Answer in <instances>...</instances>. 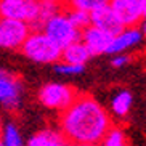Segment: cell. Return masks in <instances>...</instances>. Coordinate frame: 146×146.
Segmentation results:
<instances>
[{
	"label": "cell",
	"mask_w": 146,
	"mask_h": 146,
	"mask_svg": "<svg viewBox=\"0 0 146 146\" xmlns=\"http://www.w3.org/2000/svg\"><path fill=\"white\" fill-rule=\"evenodd\" d=\"M109 127L108 111L88 93L77 95L60 116V132L66 141L74 145H100Z\"/></svg>",
	"instance_id": "6da1fadb"
},
{
	"label": "cell",
	"mask_w": 146,
	"mask_h": 146,
	"mask_svg": "<svg viewBox=\"0 0 146 146\" xmlns=\"http://www.w3.org/2000/svg\"><path fill=\"white\" fill-rule=\"evenodd\" d=\"M23 55L27 60L39 64H56L61 61V50L47 35L40 32H31L21 47Z\"/></svg>",
	"instance_id": "7a4b0ae2"
},
{
	"label": "cell",
	"mask_w": 146,
	"mask_h": 146,
	"mask_svg": "<svg viewBox=\"0 0 146 146\" xmlns=\"http://www.w3.org/2000/svg\"><path fill=\"white\" fill-rule=\"evenodd\" d=\"M76 88L68 84L63 82H47L45 85L40 87L37 98H39L40 104L47 109L52 111H60L63 112L64 109H68L72 101L77 96Z\"/></svg>",
	"instance_id": "3957f363"
},
{
	"label": "cell",
	"mask_w": 146,
	"mask_h": 146,
	"mask_svg": "<svg viewBox=\"0 0 146 146\" xmlns=\"http://www.w3.org/2000/svg\"><path fill=\"white\" fill-rule=\"evenodd\" d=\"M42 32L53 43H56L61 50L66 48L68 45H71V43L80 40V31L69 21V18H68L64 10L61 13L55 15L53 18H50L45 23Z\"/></svg>",
	"instance_id": "277c9868"
},
{
	"label": "cell",
	"mask_w": 146,
	"mask_h": 146,
	"mask_svg": "<svg viewBox=\"0 0 146 146\" xmlns=\"http://www.w3.org/2000/svg\"><path fill=\"white\" fill-rule=\"evenodd\" d=\"M146 0H108L109 8L114 11L124 27H138L145 18Z\"/></svg>",
	"instance_id": "5b68a950"
},
{
	"label": "cell",
	"mask_w": 146,
	"mask_h": 146,
	"mask_svg": "<svg viewBox=\"0 0 146 146\" xmlns=\"http://www.w3.org/2000/svg\"><path fill=\"white\" fill-rule=\"evenodd\" d=\"M31 34L29 24L15 19L0 18V48L5 50H21L23 43L26 42Z\"/></svg>",
	"instance_id": "8992f818"
},
{
	"label": "cell",
	"mask_w": 146,
	"mask_h": 146,
	"mask_svg": "<svg viewBox=\"0 0 146 146\" xmlns=\"http://www.w3.org/2000/svg\"><path fill=\"white\" fill-rule=\"evenodd\" d=\"M23 104V85L19 79L8 71L0 74V106L5 111L15 112Z\"/></svg>",
	"instance_id": "52a82bcc"
},
{
	"label": "cell",
	"mask_w": 146,
	"mask_h": 146,
	"mask_svg": "<svg viewBox=\"0 0 146 146\" xmlns=\"http://www.w3.org/2000/svg\"><path fill=\"white\" fill-rule=\"evenodd\" d=\"M37 15V2L32 0H0V18L31 24Z\"/></svg>",
	"instance_id": "ba28073f"
},
{
	"label": "cell",
	"mask_w": 146,
	"mask_h": 146,
	"mask_svg": "<svg viewBox=\"0 0 146 146\" xmlns=\"http://www.w3.org/2000/svg\"><path fill=\"white\" fill-rule=\"evenodd\" d=\"M111 40H112V35L101 29H98V27L88 26L80 31V42L88 50L90 56L106 55Z\"/></svg>",
	"instance_id": "9c48e42d"
},
{
	"label": "cell",
	"mask_w": 146,
	"mask_h": 146,
	"mask_svg": "<svg viewBox=\"0 0 146 146\" xmlns=\"http://www.w3.org/2000/svg\"><path fill=\"white\" fill-rule=\"evenodd\" d=\"M143 40V35L138 27H124L117 35H114L109 43L106 55H124L125 52H129L132 48L138 47Z\"/></svg>",
	"instance_id": "30bf717a"
},
{
	"label": "cell",
	"mask_w": 146,
	"mask_h": 146,
	"mask_svg": "<svg viewBox=\"0 0 146 146\" xmlns=\"http://www.w3.org/2000/svg\"><path fill=\"white\" fill-rule=\"evenodd\" d=\"M90 26L98 27V29L104 31L108 34H111L112 37L117 35L120 31L124 29V26L120 24V21L117 19V16L114 15L109 5H103L96 8L95 11L90 13Z\"/></svg>",
	"instance_id": "8fae6325"
},
{
	"label": "cell",
	"mask_w": 146,
	"mask_h": 146,
	"mask_svg": "<svg viewBox=\"0 0 146 146\" xmlns=\"http://www.w3.org/2000/svg\"><path fill=\"white\" fill-rule=\"evenodd\" d=\"M64 10L63 0H39L37 2V15L35 19L29 24L31 32H40L45 26V23L53 18L55 15L61 13Z\"/></svg>",
	"instance_id": "7c38bea8"
},
{
	"label": "cell",
	"mask_w": 146,
	"mask_h": 146,
	"mask_svg": "<svg viewBox=\"0 0 146 146\" xmlns=\"http://www.w3.org/2000/svg\"><path fill=\"white\" fill-rule=\"evenodd\" d=\"M66 138L58 129H47L37 130L32 137L27 140L26 146H66Z\"/></svg>",
	"instance_id": "4fadbf2b"
},
{
	"label": "cell",
	"mask_w": 146,
	"mask_h": 146,
	"mask_svg": "<svg viewBox=\"0 0 146 146\" xmlns=\"http://www.w3.org/2000/svg\"><path fill=\"white\" fill-rule=\"evenodd\" d=\"M92 56L88 53V50L84 47V43L80 40L68 45L61 52V61L63 63H68V64H74V66H85V63Z\"/></svg>",
	"instance_id": "5bb4252c"
},
{
	"label": "cell",
	"mask_w": 146,
	"mask_h": 146,
	"mask_svg": "<svg viewBox=\"0 0 146 146\" xmlns=\"http://www.w3.org/2000/svg\"><path fill=\"white\" fill-rule=\"evenodd\" d=\"M132 103H133V95L129 90H120L111 100V111L117 117H125L129 114L130 108H132Z\"/></svg>",
	"instance_id": "9a60e30c"
},
{
	"label": "cell",
	"mask_w": 146,
	"mask_h": 146,
	"mask_svg": "<svg viewBox=\"0 0 146 146\" xmlns=\"http://www.w3.org/2000/svg\"><path fill=\"white\" fill-rule=\"evenodd\" d=\"M0 146H26L15 122H7L0 132Z\"/></svg>",
	"instance_id": "2e32d148"
},
{
	"label": "cell",
	"mask_w": 146,
	"mask_h": 146,
	"mask_svg": "<svg viewBox=\"0 0 146 146\" xmlns=\"http://www.w3.org/2000/svg\"><path fill=\"white\" fill-rule=\"evenodd\" d=\"M64 10H79L90 15L96 8L108 5V0H63Z\"/></svg>",
	"instance_id": "e0dca14e"
},
{
	"label": "cell",
	"mask_w": 146,
	"mask_h": 146,
	"mask_svg": "<svg viewBox=\"0 0 146 146\" xmlns=\"http://www.w3.org/2000/svg\"><path fill=\"white\" fill-rule=\"evenodd\" d=\"M98 146H127V137L120 127H109Z\"/></svg>",
	"instance_id": "ac0fdd59"
},
{
	"label": "cell",
	"mask_w": 146,
	"mask_h": 146,
	"mask_svg": "<svg viewBox=\"0 0 146 146\" xmlns=\"http://www.w3.org/2000/svg\"><path fill=\"white\" fill-rule=\"evenodd\" d=\"M64 11H66V15H68L69 21L72 23L79 31H82V29H85V27L90 26V15L88 13L79 11V10H64Z\"/></svg>",
	"instance_id": "d6986e66"
},
{
	"label": "cell",
	"mask_w": 146,
	"mask_h": 146,
	"mask_svg": "<svg viewBox=\"0 0 146 146\" xmlns=\"http://www.w3.org/2000/svg\"><path fill=\"white\" fill-rule=\"evenodd\" d=\"M53 69H55L56 74H60V76H79V74L84 72V69L85 66H74V64H68V63H56L53 64Z\"/></svg>",
	"instance_id": "ffe728a7"
},
{
	"label": "cell",
	"mask_w": 146,
	"mask_h": 146,
	"mask_svg": "<svg viewBox=\"0 0 146 146\" xmlns=\"http://www.w3.org/2000/svg\"><path fill=\"white\" fill-rule=\"evenodd\" d=\"M129 63H130V56L127 53H124V55H116V56H112V60H111V66L116 69L125 68Z\"/></svg>",
	"instance_id": "44dd1931"
},
{
	"label": "cell",
	"mask_w": 146,
	"mask_h": 146,
	"mask_svg": "<svg viewBox=\"0 0 146 146\" xmlns=\"http://www.w3.org/2000/svg\"><path fill=\"white\" fill-rule=\"evenodd\" d=\"M138 29H140V32H141L143 37H146V16L143 18V21L140 23V26H138Z\"/></svg>",
	"instance_id": "7402d4cb"
},
{
	"label": "cell",
	"mask_w": 146,
	"mask_h": 146,
	"mask_svg": "<svg viewBox=\"0 0 146 146\" xmlns=\"http://www.w3.org/2000/svg\"><path fill=\"white\" fill-rule=\"evenodd\" d=\"M66 146H79V145H74V143H66Z\"/></svg>",
	"instance_id": "603a6c76"
},
{
	"label": "cell",
	"mask_w": 146,
	"mask_h": 146,
	"mask_svg": "<svg viewBox=\"0 0 146 146\" xmlns=\"http://www.w3.org/2000/svg\"><path fill=\"white\" fill-rule=\"evenodd\" d=\"M79 146H98V145H79Z\"/></svg>",
	"instance_id": "cb8c5ba5"
},
{
	"label": "cell",
	"mask_w": 146,
	"mask_h": 146,
	"mask_svg": "<svg viewBox=\"0 0 146 146\" xmlns=\"http://www.w3.org/2000/svg\"><path fill=\"white\" fill-rule=\"evenodd\" d=\"M145 16H146V3H145Z\"/></svg>",
	"instance_id": "d4e9b609"
},
{
	"label": "cell",
	"mask_w": 146,
	"mask_h": 146,
	"mask_svg": "<svg viewBox=\"0 0 146 146\" xmlns=\"http://www.w3.org/2000/svg\"><path fill=\"white\" fill-rule=\"evenodd\" d=\"M0 132H2V124H0Z\"/></svg>",
	"instance_id": "484cf974"
},
{
	"label": "cell",
	"mask_w": 146,
	"mask_h": 146,
	"mask_svg": "<svg viewBox=\"0 0 146 146\" xmlns=\"http://www.w3.org/2000/svg\"><path fill=\"white\" fill-rule=\"evenodd\" d=\"M32 2H39V0H32Z\"/></svg>",
	"instance_id": "4316f807"
}]
</instances>
